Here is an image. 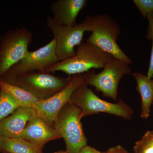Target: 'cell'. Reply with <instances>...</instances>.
<instances>
[{
	"label": "cell",
	"mask_w": 153,
	"mask_h": 153,
	"mask_svg": "<svg viewBox=\"0 0 153 153\" xmlns=\"http://www.w3.org/2000/svg\"><path fill=\"white\" fill-rule=\"evenodd\" d=\"M112 55L88 42L82 41L76 47L73 57L60 61L46 70L49 73L61 71L68 75L83 74L91 69L103 68Z\"/></svg>",
	"instance_id": "cell-1"
},
{
	"label": "cell",
	"mask_w": 153,
	"mask_h": 153,
	"mask_svg": "<svg viewBox=\"0 0 153 153\" xmlns=\"http://www.w3.org/2000/svg\"><path fill=\"white\" fill-rule=\"evenodd\" d=\"M91 34L86 42L95 45L114 58L126 62L129 65L132 60L122 50L117 44L121 31L119 25L107 14L91 15Z\"/></svg>",
	"instance_id": "cell-2"
},
{
	"label": "cell",
	"mask_w": 153,
	"mask_h": 153,
	"mask_svg": "<svg viewBox=\"0 0 153 153\" xmlns=\"http://www.w3.org/2000/svg\"><path fill=\"white\" fill-rule=\"evenodd\" d=\"M81 110L69 102L59 112L54 123L57 135L63 138L67 153H78L87 145L81 123Z\"/></svg>",
	"instance_id": "cell-3"
},
{
	"label": "cell",
	"mask_w": 153,
	"mask_h": 153,
	"mask_svg": "<svg viewBox=\"0 0 153 153\" xmlns=\"http://www.w3.org/2000/svg\"><path fill=\"white\" fill-rule=\"evenodd\" d=\"M47 25L56 41V55L60 62L75 55V48L82 42L84 33L91 31V15H88L82 22L73 26L59 24L52 17L48 16Z\"/></svg>",
	"instance_id": "cell-4"
},
{
	"label": "cell",
	"mask_w": 153,
	"mask_h": 153,
	"mask_svg": "<svg viewBox=\"0 0 153 153\" xmlns=\"http://www.w3.org/2000/svg\"><path fill=\"white\" fill-rule=\"evenodd\" d=\"M51 73L46 71H33L0 78L22 88L40 100H44L62 90L68 85L70 80V77L63 78Z\"/></svg>",
	"instance_id": "cell-5"
},
{
	"label": "cell",
	"mask_w": 153,
	"mask_h": 153,
	"mask_svg": "<svg viewBox=\"0 0 153 153\" xmlns=\"http://www.w3.org/2000/svg\"><path fill=\"white\" fill-rule=\"evenodd\" d=\"M70 102L80 108L82 118L104 112L129 120L133 114V110L123 100L116 103L102 100L88 87L85 82L74 91Z\"/></svg>",
	"instance_id": "cell-6"
},
{
	"label": "cell",
	"mask_w": 153,
	"mask_h": 153,
	"mask_svg": "<svg viewBox=\"0 0 153 153\" xmlns=\"http://www.w3.org/2000/svg\"><path fill=\"white\" fill-rule=\"evenodd\" d=\"M131 74L129 64L113 58L106 63L102 71L96 74L91 69L84 73L85 82L95 88L105 97L117 100V90L120 79L126 74Z\"/></svg>",
	"instance_id": "cell-7"
},
{
	"label": "cell",
	"mask_w": 153,
	"mask_h": 153,
	"mask_svg": "<svg viewBox=\"0 0 153 153\" xmlns=\"http://www.w3.org/2000/svg\"><path fill=\"white\" fill-rule=\"evenodd\" d=\"M32 33L25 27L9 32L0 43V78L29 52Z\"/></svg>",
	"instance_id": "cell-8"
},
{
	"label": "cell",
	"mask_w": 153,
	"mask_h": 153,
	"mask_svg": "<svg viewBox=\"0 0 153 153\" xmlns=\"http://www.w3.org/2000/svg\"><path fill=\"white\" fill-rule=\"evenodd\" d=\"M58 62L56 55V41L53 38L43 47L33 52L29 51L22 60L12 66L1 77L33 71H46L47 68Z\"/></svg>",
	"instance_id": "cell-9"
},
{
	"label": "cell",
	"mask_w": 153,
	"mask_h": 153,
	"mask_svg": "<svg viewBox=\"0 0 153 153\" xmlns=\"http://www.w3.org/2000/svg\"><path fill=\"white\" fill-rule=\"evenodd\" d=\"M84 82V73L72 75L68 85L62 90L49 98L38 101L34 108L36 115L53 126L60 110L70 102L74 91Z\"/></svg>",
	"instance_id": "cell-10"
},
{
	"label": "cell",
	"mask_w": 153,
	"mask_h": 153,
	"mask_svg": "<svg viewBox=\"0 0 153 153\" xmlns=\"http://www.w3.org/2000/svg\"><path fill=\"white\" fill-rule=\"evenodd\" d=\"M18 137L42 148L49 141L60 138L53 126L36 115L29 121Z\"/></svg>",
	"instance_id": "cell-11"
},
{
	"label": "cell",
	"mask_w": 153,
	"mask_h": 153,
	"mask_svg": "<svg viewBox=\"0 0 153 153\" xmlns=\"http://www.w3.org/2000/svg\"><path fill=\"white\" fill-rule=\"evenodd\" d=\"M86 0H57L52 3V19L57 23L68 26L76 25L79 13L86 7Z\"/></svg>",
	"instance_id": "cell-12"
},
{
	"label": "cell",
	"mask_w": 153,
	"mask_h": 153,
	"mask_svg": "<svg viewBox=\"0 0 153 153\" xmlns=\"http://www.w3.org/2000/svg\"><path fill=\"white\" fill-rule=\"evenodd\" d=\"M36 115L34 108L19 107L10 116L0 121V135L18 137L29 121Z\"/></svg>",
	"instance_id": "cell-13"
},
{
	"label": "cell",
	"mask_w": 153,
	"mask_h": 153,
	"mask_svg": "<svg viewBox=\"0 0 153 153\" xmlns=\"http://www.w3.org/2000/svg\"><path fill=\"white\" fill-rule=\"evenodd\" d=\"M137 82V90L142 99L141 117L147 119L150 113L151 105L153 101V79L140 72L132 73Z\"/></svg>",
	"instance_id": "cell-14"
},
{
	"label": "cell",
	"mask_w": 153,
	"mask_h": 153,
	"mask_svg": "<svg viewBox=\"0 0 153 153\" xmlns=\"http://www.w3.org/2000/svg\"><path fill=\"white\" fill-rule=\"evenodd\" d=\"M0 90L10 95L21 107L34 108L40 100L36 96L22 88L6 82L1 78Z\"/></svg>",
	"instance_id": "cell-15"
},
{
	"label": "cell",
	"mask_w": 153,
	"mask_h": 153,
	"mask_svg": "<svg viewBox=\"0 0 153 153\" xmlns=\"http://www.w3.org/2000/svg\"><path fill=\"white\" fill-rule=\"evenodd\" d=\"M42 148L22 138L1 137V150L5 152L43 153Z\"/></svg>",
	"instance_id": "cell-16"
},
{
	"label": "cell",
	"mask_w": 153,
	"mask_h": 153,
	"mask_svg": "<svg viewBox=\"0 0 153 153\" xmlns=\"http://www.w3.org/2000/svg\"><path fill=\"white\" fill-rule=\"evenodd\" d=\"M19 107V105L10 95L0 91V121L13 114Z\"/></svg>",
	"instance_id": "cell-17"
},
{
	"label": "cell",
	"mask_w": 153,
	"mask_h": 153,
	"mask_svg": "<svg viewBox=\"0 0 153 153\" xmlns=\"http://www.w3.org/2000/svg\"><path fill=\"white\" fill-rule=\"evenodd\" d=\"M134 153H153V131L146 132L141 139L135 143Z\"/></svg>",
	"instance_id": "cell-18"
},
{
	"label": "cell",
	"mask_w": 153,
	"mask_h": 153,
	"mask_svg": "<svg viewBox=\"0 0 153 153\" xmlns=\"http://www.w3.org/2000/svg\"><path fill=\"white\" fill-rule=\"evenodd\" d=\"M134 3L144 18L153 13V0H134Z\"/></svg>",
	"instance_id": "cell-19"
},
{
	"label": "cell",
	"mask_w": 153,
	"mask_h": 153,
	"mask_svg": "<svg viewBox=\"0 0 153 153\" xmlns=\"http://www.w3.org/2000/svg\"><path fill=\"white\" fill-rule=\"evenodd\" d=\"M147 76L149 79H152L153 78V41H152L150 61L149 67Z\"/></svg>",
	"instance_id": "cell-20"
},
{
	"label": "cell",
	"mask_w": 153,
	"mask_h": 153,
	"mask_svg": "<svg viewBox=\"0 0 153 153\" xmlns=\"http://www.w3.org/2000/svg\"><path fill=\"white\" fill-rule=\"evenodd\" d=\"M105 153H128L120 145L110 148Z\"/></svg>",
	"instance_id": "cell-21"
},
{
	"label": "cell",
	"mask_w": 153,
	"mask_h": 153,
	"mask_svg": "<svg viewBox=\"0 0 153 153\" xmlns=\"http://www.w3.org/2000/svg\"><path fill=\"white\" fill-rule=\"evenodd\" d=\"M78 153H105V152H101L96 149L94 148L86 145L84 148H82Z\"/></svg>",
	"instance_id": "cell-22"
},
{
	"label": "cell",
	"mask_w": 153,
	"mask_h": 153,
	"mask_svg": "<svg viewBox=\"0 0 153 153\" xmlns=\"http://www.w3.org/2000/svg\"><path fill=\"white\" fill-rule=\"evenodd\" d=\"M54 153H67L66 151H60L59 152H55Z\"/></svg>",
	"instance_id": "cell-23"
},
{
	"label": "cell",
	"mask_w": 153,
	"mask_h": 153,
	"mask_svg": "<svg viewBox=\"0 0 153 153\" xmlns=\"http://www.w3.org/2000/svg\"><path fill=\"white\" fill-rule=\"evenodd\" d=\"M1 136L0 135V151L1 150Z\"/></svg>",
	"instance_id": "cell-24"
},
{
	"label": "cell",
	"mask_w": 153,
	"mask_h": 153,
	"mask_svg": "<svg viewBox=\"0 0 153 153\" xmlns=\"http://www.w3.org/2000/svg\"><path fill=\"white\" fill-rule=\"evenodd\" d=\"M1 153H9L5 152H3Z\"/></svg>",
	"instance_id": "cell-25"
},
{
	"label": "cell",
	"mask_w": 153,
	"mask_h": 153,
	"mask_svg": "<svg viewBox=\"0 0 153 153\" xmlns=\"http://www.w3.org/2000/svg\"></svg>",
	"instance_id": "cell-26"
}]
</instances>
